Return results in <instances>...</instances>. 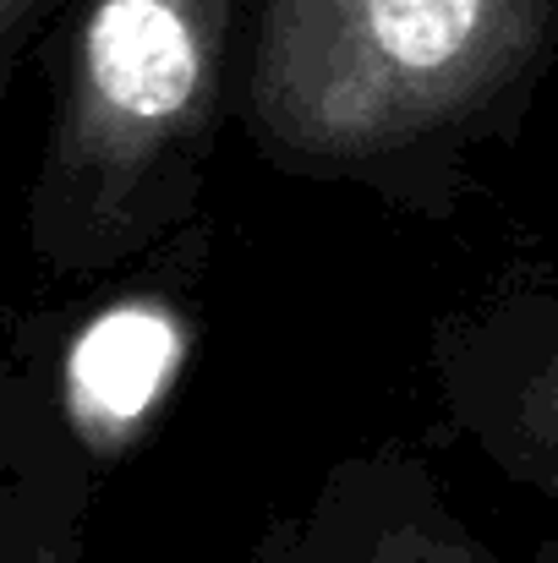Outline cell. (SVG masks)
<instances>
[{
  "label": "cell",
  "instance_id": "obj_1",
  "mask_svg": "<svg viewBox=\"0 0 558 563\" xmlns=\"http://www.w3.org/2000/svg\"><path fill=\"white\" fill-rule=\"evenodd\" d=\"M554 27L558 0H263L241 126L280 176L433 213Z\"/></svg>",
  "mask_w": 558,
  "mask_h": 563
},
{
  "label": "cell",
  "instance_id": "obj_2",
  "mask_svg": "<svg viewBox=\"0 0 558 563\" xmlns=\"http://www.w3.org/2000/svg\"><path fill=\"white\" fill-rule=\"evenodd\" d=\"M214 224L0 318V515L17 563H88V520L176 405Z\"/></svg>",
  "mask_w": 558,
  "mask_h": 563
},
{
  "label": "cell",
  "instance_id": "obj_3",
  "mask_svg": "<svg viewBox=\"0 0 558 563\" xmlns=\"http://www.w3.org/2000/svg\"><path fill=\"white\" fill-rule=\"evenodd\" d=\"M236 0H83L28 187L50 279L110 274L203 213Z\"/></svg>",
  "mask_w": 558,
  "mask_h": 563
},
{
  "label": "cell",
  "instance_id": "obj_4",
  "mask_svg": "<svg viewBox=\"0 0 558 563\" xmlns=\"http://www.w3.org/2000/svg\"><path fill=\"white\" fill-rule=\"evenodd\" d=\"M247 563H504L493 559L444 504L433 471L383 443L346 454L324 482L280 515Z\"/></svg>",
  "mask_w": 558,
  "mask_h": 563
},
{
  "label": "cell",
  "instance_id": "obj_5",
  "mask_svg": "<svg viewBox=\"0 0 558 563\" xmlns=\"http://www.w3.org/2000/svg\"><path fill=\"white\" fill-rule=\"evenodd\" d=\"M44 5H50V0H0V104H6V93H11L22 38L33 33V22H39Z\"/></svg>",
  "mask_w": 558,
  "mask_h": 563
},
{
  "label": "cell",
  "instance_id": "obj_6",
  "mask_svg": "<svg viewBox=\"0 0 558 563\" xmlns=\"http://www.w3.org/2000/svg\"><path fill=\"white\" fill-rule=\"evenodd\" d=\"M0 563H17V548H11V531H6V515H0Z\"/></svg>",
  "mask_w": 558,
  "mask_h": 563
}]
</instances>
